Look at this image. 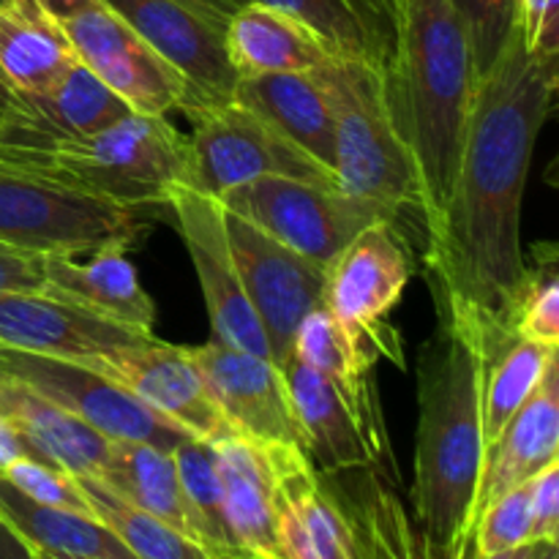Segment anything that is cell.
<instances>
[{"instance_id":"obj_4","label":"cell","mask_w":559,"mask_h":559,"mask_svg":"<svg viewBox=\"0 0 559 559\" xmlns=\"http://www.w3.org/2000/svg\"><path fill=\"white\" fill-rule=\"evenodd\" d=\"M333 115V173L347 194L369 202L391 222L415 216L424 229L415 158L393 120L385 69L366 60L331 58L314 69Z\"/></svg>"},{"instance_id":"obj_21","label":"cell","mask_w":559,"mask_h":559,"mask_svg":"<svg viewBox=\"0 0 559 559\" xmlns=\"http://www.w3.org/2000/svg\"><path fill=\"white\" fill-rule=\"evenodd\" d=\"M276 535L282 559H355L349 519L306 453L282 448Z\"/></svg>"},{"instance_id":"obj_26","label":"cell","mask_w":559,"mask_h":559,"mask_svg":"<svg viewBox=\"0 0 559 559\" xmlns=\"http://www.w3.org/2000/svg\"><path fill=\"white\" fill-rule=\"evenodd\" d=\"M233 102L260 115L278 134L333 169V115L314 71H282L238 80Z\"/></svg>"},{"instance_id":"obj_35","label":"cell","mask_w":559,"mask_h":559,"mask_svg":"<svg viewBox=\"0 0 559 559\" xmlns=\"http://www.w3.org/2000/svg\"><path fill=\"white\" fill-rule=\"evenodd\" d=\"M76 480H80L98 522L107 524L136 559H216L189 535L175 530L173 524L162 522L153 513L126 502L123 497L109 491L96 478L80 475Z\"/></svg>"},{"instance_id":"obj_19","label":"cell","mask_w":559,"mask_h":559,"mask_svg":"<svg viewBox=\"0 0 559 559\" xmlns=\"http://www.w3.org/2000/svg\"><path fill=\"white\" fill-rule=\"evenodd\" d=\"M129 112L123 98L76 60L47 91L16 96L5 112L3 153L44 151L58 142L82 140Z\"/></svg>"},{"instance_id":"obj_3","label":"cell","mask_w":559,"mask_h":559,"mask_svg":"<svg viewBox=\"0 0 559 559\" xmlns=\"http://www.w3.org/2000/svg\"><path fill=\"white\" fill-rule=\"evenodd\" d=\"M385 82L393 120L418 169L426 238L451 197L478 87L467 33L451 0H396Z\"/></svg>"},{"instance_id":"obj_48","label":"cell","mask_w":559,"mask_h":559,"mask_svg":"<svg viewBox=\"0 0 559 559\" xmlns=\"http://www.w3.org/2000/svg\"><path fill=\"white\" fill-rule=\"evenodd\" d=\"M14 102H16V93L11 91V85L5 82L3 71H0V109H3V112H9V109L14 107Z\"/></svg>"},{"instance_id":"obj_6","label":"cell","mask_w":559,"mask_h":559,"mask_svg":"<svg viewBox=\"0 0 559 559\" xmlns=\"http://www.w3.org/2000/svg\"><path fill=\"white\" fill-rule=\"evenodd\" d=\"M145 216L85 194L36 164L0 153V240L38 254H87L104 246L129 249Z\"/></svg>"},{"instance_id":"obj_8","label":"cell","mask_w":559,"mask_h":559,"mask_svg":"<svg viewBox=\"0 0 559 559\" xmlns=\"http://www.w3.org/2000/svg\"><path fill=\"white\" fill-rule=\"evenodd\" d=\"M194 131L189 136V189L207 197L262 178V175H287V178L314 180V183L342 186L336 173L300 151L295 142L278 134L271 123L227 102L191 118Z\"/></svg>"},{"instance_id":"obj_34","label":"cell","mask_w":559,"mask_h":559,"mask_svg":"<svg viewBox=\"0 0 559 559\" xmlns=\"http://www.w3.org/2000/svg\"><path fill=\"white\" fill-rule=\"evenodd\" d=\"M173 456L178 464L180 489H183L186 506H189L191 522H194L197 544L216 559H243L227 524V513H224L213 442L186 437L173 448Z\"/></svg>"},{"instance_id":"obj_38","label":"cell","mask_w":559,"mask_h":559,"mask_svg":"<svg viewBox=\"0 0 559 559\" xmlns=\"http://www.w3.org/2000/svg\"><path fill=\"white\" fill-rule=\"evenodd\" d=\"M475 555H497L516 549L533 540V519H530V484L516 486L497 497L480 511L473 524Z\"/></svg>"},{"instance_id":"obj_44","label":"cell","mask_w":559,"mask_h":559,"mask_svg":"<svg viewBox=\"0 0 559 559\" xmlns=\"http://www.w3.org/2000/svg\"><path fill=\"white\" fill-rule=\"evenodd\" d=\"M183 3L194 5L197 11L207 14V16H211V20L224 22V25H227L229 16H233L235 11H238L240 5L246 3V0H183Z\"/></svg>"},{"instance_id":"obj_50","label":"cell","mask_w":559,"mask_h":559,"mask_svg":"<svg viewBox=\"0 0 559 559\" xmlns=\"http://www.w3.org/2000/svg\"><path fill=\"white\" fill-rule=\"evenodd\" d=\"M456 559H475V540L473 538H469L467 544H464V549L459 551Z\"/></svg>"},{"instance_id":"obj_15","label":"cell","mask_w":559,"mask_h":559,"mask_svg":"<svg viewBox=\"0 0 559 559\" xmlns=\"http://www.w3.org/2000/svg\"><path fill=\"white\" fill-rule=\"evenodd\" d=\"M413 278V254L396 222L380 218L360 229L325 271L322 306L355 336L382 347V320Z\"/></svg>"},{"instance_id":"obj_1","label":"cell","mask_w":559,"mask_h":559,"mask_svg":"<svg viewBox=\"0 0 559 559\" xmlns=\"http://www.w3.org/2000/svg\"><path fill=\"white\" fill-rule=\"evenodd\" d=\"M555 93L557 58L530 52L519 27L478 80L451 197L426 235L437 309L480 349L513 336L508 314L527 276L522 200Z\"/></svg>"},{"instance_id":"obj_27","label":"cell","mask_w":559,"mask_h":559,"mask_svg":"<svg viewBox=\"0 0 559 559\" xmlns=\"http://www.w3.org/2000/svg\"><path fill=\"white\" fill-rule=\"evenodd\" d=\"M227 52L238 80L282 71H314L336 58L311 27L262 3H243L229 16Z\"/></svg>"},{"instance_id":"obj_32","label":"cell","mask_w":559,"mask_h":559,"mask_svg":"<svg viewBox=\"0 0 559 559\" xmlns=\"http://www.w3.org/2000/svg\"><path fill=\"white\" fill-rule=\"evenodd\" d=\"M349 519L355 559H429L407 506L374 469H360L353 486L333 489Z\"/></svg>"},{"instance_id":"obj_39","label":"cell","mask_w":559,"mask_h":559,"mask_svg":"<svg viewBox=\"0 0 559 559\" xmlns=\"http://www.w3.org/2000/svg\"><path fill=\"white\" fill-rule=\"evenodd\" d=\"M0 475H3L16 491L31 497L33 502L63 508V511L85 513V516H96L91 502H87L85 491H82L80 480H76V475L58 467V464L41 462V459L33 456H22L16 459V462H11Z\"/></svg>"},{"instance_id":"obj_11","label":"cell","mask_w":559,"mask_h":559,"mask_svg":"<svg viewBox=\"0 0 559 559\" xmlns=\"http://www.w3.org/2000/svg\"><path fill=\"white\" fill-rule=\"evenodd\" d=\"M129 22L186 82V118L233 102L238 74L229 63L227 25L183 0H102Z\"/></svg>"},{"instance_id":"obj_47","label":"cell","mask_w":559,"mask_h":559,"mask_svg":"<svg viewBox=\"0 0 559 559\" xmlns=\"http://www.w3.org/2000/svg\"><path fill=\"white\" fill-rule=\"evenodd\" d=\"M540 551V544L538 540H530V544H522L516 546V549H508V551H497V555H486V557H478L475 559H535Z\"/></svg>"},{"instance_id":"obj_13","label":"cell","mask_w":559,"mask_h":559,"mask_svg":"<svg viewBox=\"0 0 559 559\" xmlns=\"http://www.w3.org/2000/svg\"><path fill=\"white\" fill-rule=\"evenodd\" d=\"M164 207L173 213L175 227L197 271V282H200L207 317H211L213 338L229 347L271 358L265 331L246 298L238 265H235L222 202L189 186H178Z\"/></svg>"},{"instance_id":"obj_52","label":"cell","mask_w":559,"mask_h":559,"mask_svg":"<svg viewBox=\"0 0 559 559\" xmlns=\"http://www.w3.org/2000/svg\"><path fill=\"white\" fill-rule=\"evenodd\" d=\"M374 3H380L382 9L393 11V16H396V0H374Z\"/></svg>"},{"instance_id":"obj_25","label":"cell","mask_w":559,"mask_h":559,"mask_svg":"<svg viewBox=\"0 0 559 559\" xmlns=\"http://www.w3.org/2000/svg\"><path fill=\"white\" fill-rule=\"evenodd\" d=\"M0 415L31 448L33 456L58 464L76 478H96L107 462L112 440L9 374H0Z\"/></svg>"},{"instance_id":"obj_30","label":"cell","mask_w":559,"mask_h":559,"mask_svg":"<svg viewBox=\"0 0 559 559\" xmlns=\"http://www.w3.org/2000/svg\"><path fill=\"white\" fill-rule=\"evenodd\" d=\"M98 484L107 486L131 506L153 513L162 522L173 524L191 540H197L194 522L180 489L178 464L173 451L147 442L112 440L109 456L96 475Z\"/></svg>"},{"instance_id":"obj_31","label":"cell","mask_w":559,"mask_h":559,"mask_svg":"<svg viewBox=\"0 0 559 559\" xmlns=\"http://www.w3.org/2000/svg\"><path fill=\"white\" fill-rule=\"evenodd\" d=\"M295 16L325 41L336 58H353L388 69L396 16L374 0H246Z\"/></svg>"},{"instance_id":"obj_12","label":"cell","mask_w":559,"mask_h":559,"mask_svg":"<svg viewBox=\"0 0 559 559\" xmlns=\"http://www.w3.org/2000/svg\"><path fill=\"white\" fill-rule=\"evenodd\" d=\"M74 58L131 112L164 115L183 107L186 82L134 27L96 0L60 20Z\"/></svg>"},{"instance_id":"obj_24","label":"cell","mask_w":559,"mask_h":559,"mask_svg":"<svg viewBox=\"0 0 559 559\" xmlns=\"http://www.w3.org/2000/svg\"><path fill=\"white\" fill-rule=\"evenodd\" d=\"M282 374L287 380L289 399H293L295 415L304 431L306 459L317 473L336 478L342 473L380 467L358 420L317 371L289 358Z\"/></svg>"},{"instance_id":"obj_54","label":"cell","mask_w":559,"mask_h":559,"mask_svg":"<svg viewBox=\"0 0 559 559\" xmlns=\"http://www.w3.org/2000/svg\"><path fill=\"white\" fill-rule=\"evenodd\" d=\"M5 3H9V0H0V5H5Z\"/></svg>"},{"instance_id":"obj_51","label":"cell","mask_w":559,"mask_h":559,"mask_svg":"<svg viewBox=\"0 0 559 559\" xmlns=\"http://www.w3.org/2000/svg\"><path fill=\"white\" fill-rule=\"evenodd\" d=\"M33 559H98V557H69V555H33Z\"/></svg>"},{"instance_id":"obj_53","label":"cell","mask_w":559,"mask_h":559,"mask_svg":"<svg viewBox=\"0 0 559 559\" xmlns=\"http://www.w3.org/2000/svg\"><path fill=\"white\" fill-rule=\"evenodd\" d=\"M3 131H5V112L0 109V153H3Z\"/></svg>"},{"instance_id":"obj_18","label":"cell","mask_w":559,"mask_h":559,"mask_svg":"<svg viewBox=\"0 0 559 559\" xmlns=\"http://www.w3.org/2000/svg\"><path fill=\"white\" fill-rule=\"evenodd\" d=\"M142 338L147 333L118 325L49 289L0 295V347L85 360Z\"/></svg>"},{"instance_id":"obj_49","label":"cell","mask_w":559,"mask_h":559,"mask_svg":"<svg viewBox=\"0 0 559 559\" xmlns=\"http://www.w3.org/2000/svg\"><path fill=\"white\" fill-rule=\"evenodd\" d=\"M535 559H559L557 544H540V551H538V557H535Z\"/></svg>"},{"instance_id":"obj_42","label":"cell","mask_w":559,"mask_h":559,"mask_svg":"<svg viewBox=\"0 0 559 559\" xmlns=\"http://www.w3.org/2000/svg\"><path fill=\"white\" fill-rule=\"evenodd\" d=\"M44 254L0 240V295L44 289Z\"/></svg>"},{"instance_id":"obj_43","label":"cell","mask_w":559,"mask_h":559,"mask_svg":"<svg viewBox=\"0 0 559 559\" xmlns=\"http://www.w3.org/2000/svg\"><path fill=\"white\" fill-rule=\"evenodd\" d=\"M22 456H33L31 448L22 442V437L16 435V431L11 429L9 420L0 415V473H3L11 462H16V459H22Z\"/></svg>"},{"instance_id":"obj_20","label":"cell","mask_w":559,"mask_h":559,"mask_svg":"<svg viewBox=\"0 0 559 559\" xmlns=\"http://www.w3.org/2000/svg\"><path fill=\"white\" fill-rule=\"evenodd\" d=\"M282 448L229 435L213 442L224 513L243 559H282L276 535Z\"/></svg>"},{"instance_id":"obj_28","label":"cell","mask_w":559,"mask_h":559,"mask_svg":"<svg viewBox=\"0 0 559 559\" xmlns=\"http://www.w3.org/2000/svg\"><path fill=\"white\" fill-rule=\"evenodd\" d=\"M76 63L69 36L55 14L36 0L0 5V71L16 96H33Z\"/></svg>"},{"instance_id":"obj_37","label":"cell","mask_w":559,"mask_h":559,"mask_svg":"<svg viewBox=\"0 0 559 559\" xmlns=\"http://www.w3.org/2000/svg\"><path fill=\"white\" fill-rule=\"evenodd\" d=\"M508 331L527 342L559 347V278L551 262L530 271L508 314Z\"/></svg>"},{"instance_id":"obj_17","label":"cell","mask_w":559,"mask_h":559,"mask_svg":"<svg viewBox=\"0 0 559 559\" xmlns=\"http://www.w3.org/2000/svg\"><path fill=\"white\" fill-rule=\"evenodd\" d=\"M380 344L349 333L325 306L304 317L293 338V355L311 371L322 377L342 396L360 431L374 451L377 464L393 467L391 442H388L385 418L380 409L374 382V358Z\"/></svg>"},{"instance_id":"obj_36","label":"cell","mask_w":559,"mask_h":559,"mask_svg":"<svg viewBox=\"0 0 559 559\" xmlns=\"http://www.w3.org/2000/svg\"><path fill=\"white\" fill-rule=\"evenodd\" d=\"M451 5L467 33L475 76L484 80L519 33L522 0H451Z\"/></svg>"},{"instance_id":"obj_29","label":"cell","mask_w":559,"mask_h":559,"mask_svg":"<svg viewBox=\"0 0 559 559\" xmlns=\"http://www.w3.org/2000/svg\"><path fill=\"white\" fill-rule=\"evenodd\" d=\"M0 519L20 535L33 555L136 559L123 540L96 516L41 506L16 491L0 475Z\"/></svg>"},{"instance_id":"obj_5","label":"cell","mask_w":559,"mask_h":559,"mask_svg":"<svg viewBox=\"0 0 559 559\" xmlns=\"http://www.w3.org/2000/svg\"><path fill=\"white\" fill-rule=\"evenodd\" d=\"M120 207H164L189 183V136L164 115L129 112L107 129L44 151L5 153Z\"/></svg>"},{"instance_id":"obj_2","label":"cell","mask_w":559,"mask_h":559,"mask_svg":"<svg viewBox=\"0 0 559 559\" xmlns=\"http://www.w3.org/2000/svg\"><path fill=\"white\" fill-rule=\"evenodd\" d=\"M484 349L440 314L418 360V435L409 506L429 559H456L473 538V502L484 469L480 424Z\"/></svg>"},{"instance_id":"obj_16","label":"cell","mask_w":559,"mask_h":559,"mask_svg":"<svg viewBox=\"0 0 559 559\" xmlns=\"http://www.w3.org/2000/svg\"><path fill=\"white\" fill-rule=\"evenodd\" d=\"M189 355L235 435L306 453L287 380L271 358L229 347L216 338L191 347Z\"/></svg>"},{"instance_id":"obj_7","label":"cell","mask_w":559,"mask_h":559,"mask_svg":"<svg viewBox=\"0 0 559 559\" xmlns=\"http://www.w3.org/2000/svg\"><path fill=\"white\" fill-rule=\"evenodd\" d=\"M218 202L227 213L325 267L360 229L388 218L369 202L347 194L342 186L287 175L246 180L224 191Z\"/></svg>"},{"instance_id":"obj_46","label":"cell","mask_w":559,"mask_h":559,"mask_svg":"<svg viewBox=\"0 0 559 559\" xmlns=\"http://www.w3.org/2000/svg\"><path fill=\"white\" fill-rule=\"evenodd\" d=\"M36 3H41L44 9H47L49 14L58 16V20H63V16L74 14V11L85 9V5L96 3V0H36Z\"/></svg>"},{"instance_id":"obj_10","label":"cell","mask_w":559,"mask_h":559,"mask_svg":"<svg viewBox=\"0 0 559 559\" xmlns=\"http://www.w3.org/2000/svg\"><path fill=\"white\" fill-rule=\"evenodd\" d=\"M224 216L246 298L265 331L273 364L284 369L293 355L295 331L306 314L322 306L328 267L233 213L224 211Z\"/></svg>"},{"instance_id":"obj_23","label":"cell","mask_w":559,"mask_h":559,"mask_svg":"<svg viewBox=\"0 0 559 559\" xmlns=\"http://www.w3.org/2000/svg\"><path fill=\"white\" fill-rule=\"evenodd\" d=\"M80 254H44V289L58 293L118 325L153 336L156 325V304L142 289L134 265L126 257V246H104Z\"/></svg>"},{"instance_id":"obj_41","label":"cell","mask_w":559,"mask_h":559,"mask_svg":"<svg viewBox=\"0 0 559 559\" xmlns=\"http://www.w3.org/2000/svg\"><path fill=\"white\" fill-rule=\"evenodd\" d=\"M524 47L544 58L559 55V0H522Z\"/></svg>"},{"instance_id":"obj_33","label":"cell","mask_w":559,"mask_h":559,"mask_svg":"<svg viewBox=\"0 0 559 559\" xmlns=\"http://www.w3.org/2000/svg\"><path fill=\"white\" fill-rule=\"evenodd\" d=\"M557 360V347L527 342L519 336H506L489 349H484V371H480V424H484V445L500 437L508 420L530 402L544 380L546 369Z\"/></svg>"},{"instance_id":"obj_22","label":"cell","mask_w":559,"mask_h":559,"mask_svg":"<svg viewBox=\"0 0 559 559\" xmlns=\"http://www.w3.org/2000/svg\"><path fill=\"white\" fill-rule=\"evenodd\" d=\"M551 462H559V369H546L538 391L508 420L484 451L478 491L473 502V524L489 502L516 486L530 484Z\"/></svg>"},{"instance_id":"obj_45","label":"cell","mask_w":559,"mask_h":559,"mask_svg":"<svg viewBox=\"0 0 559 559\" xmlns=\"http://www.w3.org/2000/svg\"><path fill=\"white\" fill-rule=\"evenodd\" d=\"M0 559H33V551L20 540V535L0 519Z\"/></svg>"},{"instance_id":"obj_40","label":"cell","mask_w":559,"mask_h":559,"mask_svg":"<svg viewBox=\"0 0 559 559\" xmlns=\"http://www.w3.org/2000/svg\"><path fill=\"white\" fill-rule=\"evenodd\" d=\"M530 519H533V540L557 544L559 540V462L540 469L530 480Z\"/></svg>"},{"instance_id":"obj_9","label":"cell","mask_w":559,"mask_h":559,"mask_svg":"<svg viewBox=\"0 0 559 559\" xmlns=\"http://www.w3.org/2000/svg\"><path fill=\"white\" fill-rule=\"evenodd\" d=\"M0 374L25 382L27 388L63 407L107 440L147 442L173 451L189 437L80 360L0 347Z\"/></svg>"},{"instance_id":"obj_14","label":"cell","mask_w":559,"mask_h":559,"mask_svg":"<svg viewBox=\"0 0 559 559\" xmlns=\"http://www.w3.org/2000/svg\"><path fill=\"white\" fill-rule=\"evenodd\" d=\"M80 364L91 366L115 385L129 391L151 413L178 426L189 437L216 442L235 435L191 360L189 347H175L158 342L156 336H147L112 353L91 355Z\"/></svg>"}]
</instances>
